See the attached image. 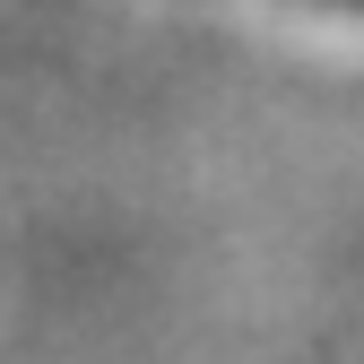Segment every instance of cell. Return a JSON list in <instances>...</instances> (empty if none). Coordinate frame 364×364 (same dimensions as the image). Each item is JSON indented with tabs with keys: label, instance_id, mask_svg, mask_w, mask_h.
<instances>
[{
	"label": "cell",
	"instance_id": "1",
	"mask_svg": "<svg viewBox=\"0 0 364 364\" xmlns=\"http://www.w3.org/2000/svg\"><path fill=\"white\" fill-rule=\"evenodd\" d=\"M338 9H364V0H338Z\"/></svg>",
	"mask_w": 364,
	"mask_h": 364
}]
</instances>
